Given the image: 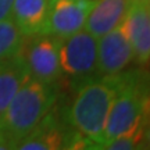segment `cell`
Masks as SVG:
<instances>
[{
  "label": "cell",
  "instance_id": "1",
  "mask_svg": "<svg viewBox=\"0 0 150 150\" xmlns=\"http://www.w3.org/2000/svg\"><path fill=\"white\" fill-rule=\"evenodd\" d=\"M59 86L29 75L0 117V150L18 149V145L56 107Z\"/></svg>",
  "mask_w": 150,
  "mask_h": 150
},
{
  "label": "cell",
  "instance_id": "2",
  "mask_svg": "<svg viewBox=\"0 0 150 150\" xmlns=\"http://www.w3.org/2000/svg\"><path fill=\"white\" fill-rule=\"evenodd\" d=\"M118 76L99 75L78 85L76 93L65 112V124L100 149L103 132L117 93Z\"/></svg>",
  "mask_w": 150,
  "mask_h": 150
},
{
  "label": "cell",
  "instance_id": "3",
  "mask_svg": "<svg viewBox=\"0 0 150 150\" xmlns=\"http://www.w3.org/2000/svg\"><path fill=\"white\" fill-rule=\"evenodd\" d=\"M100 149L121 136H145L149 114L147 79L142 71L120 72Z\"/></svg>",
  "mask_w": 150,
  "mask_h": 150
},
{
  "label": "cell",
  "instance_id": "4",
  "mask_svg": "<svg viewBox=\"0 0 150 150\" xmlns=\"http://www.w3.org/2000/svg\"><path fill=\"white\" fill-rule=\"evenodd\" d=\"M60 65L74 88L97 75V38L81 29L60 40Z\"/></svg>",
  "mask_w": 150,
  "mask_h": 150
},
{
  "label": "cell",
  "instance_id": "5",
  "mask_svg": "<svg viewBox=\"0 0 150 150\" xmlns=\"http://www.w3.org/2000/svg\"><path fill=\"white\" fill-rule=\"evenodd\" d=\"M60 40L49 33L27 35L22 36L18 52L33 78L54 86L64 81L60 65Z\"/></svg>",
  "mask_w": 150,
  "mask_h": 150
},
{
  "label": "cell",
  "instance_id": "6",
  "mask_svg": "<svg viewBox=\"0 0 150 150\" xmlns=\"http://www.w3.org/2000/svg\"><path fill=\"white\" fill-rule=\"evenodd\" d=\"M134 57L122 22L112 31L97 38V75H115L122 72Z\"/></svg>",
  "mask_w": 150,
  "mask_h": 150
},
{
  "label": "cell",
  "instance_id": "7",
  "mask_svg": "<svg viewBox=\"0 0 150 150\" xmlns=\"http://www.w3.org/2000/svg\"><path fill=\"white\" fill-rule=\"evenodd\" d=\"M95 0H50L45 33L60 39L83 29Z\"/></svg>",
  "mask_w": 150,
  "mask_h": 150
},
{
  "label": "cell",
  "instance_id": "8",
  "mask_svg": "<svg viewBox=\"0 0 150 150\" xmlns=\"http://www.w3.org/2000/svg\"><path fill=\"white\" fill-rule=\"evenodd\" d=\"M127 32L135 61L147 64L150 57V1L149 0H131L127 16L122 21Z\"/></svg>",
  "mask_w": 150,
  "mask_h": 150
},
{
  "label": "cell",
  "instance_id": "9",
  "mask_svg": "<svg viewBox=\"0 0 150 150\" xmlns=\"http://www.w3.org/2000/svg\"><path fill=\"white\" fill-rule=\"evenodd\" d=\"M71 132L67 124L56 118L54 108L20 142L18 149L22 150H57L65 149V142Z\"/></svg>",
  "mask_w": 150,
  "mask_h": 150
},
{
  "label": "cell",
  "instance_id": "10",
  "mask_svg": "<svg viewBox=\"0 0 150 150\" xmlns=\"http://www.w3.org/2000/svg\"><path fill=\"white\" fill-rule=\"evenodd\" d=\"M129 4L131 0H95L83 29L95 38L103 36L124 21Z\"/></svg>",
  "mask_w": 150,
  "mask_h": 150
},
{
  "label": "cell",
  "instance_id": "11",
  "mask_svg": "<svg viewBox=\"0 0 150 150\" xmlns=\"http://www.w3.org/2000/svg\"><path fill=\"white\" fill-rule=\"evenodd\" d=\"M49 7L50 0H14L11 20L24 36L45 33Z\"/></svg>",
  "mask_w": 150,
  "mask_h": 150
},
{
  "label": "cell",
  "instance_id": "12",
  "mask_svg": "<svg viewBox=\"0 0 150 150\" xmlns=\"http://www.w3.org/2000/svg\"><path fill=\"white\" fill-rule=\"evenodd\" d=\"M29 75V70L20 53L0 63V117Z\"/></svg>",
  "mask_w": 150,
  "mask_h": 150
},
{
  "label": "cell",
  "instance_id": "13",
  "mask_svg": "<svg viewBox=\"0 0 150 150\" xmlns=\"http://www.w3.org/2000/svg\"><path fill=\"white\" fill-rule=\"evenodd\" d=\"M22 36L11 18L0 21V63L20 52Z\"/></svg>",
  "mask_w": 150,
  "mask_h": 150
},
{
  "label": "cell",
  "instance_id": "14",
  "mask_svg": "<svg viewBox=\"0 0 150 150\" xmlns=\"http://www.w3.org/2000/svg\"><path fill=\"white\" fill-rule=\"evenodd\" d=\"M14 0H0V21L11 18V7Z\"/></svg>",
  "mask_w": 150,
  "mask_h": 150
}]
</instances>
